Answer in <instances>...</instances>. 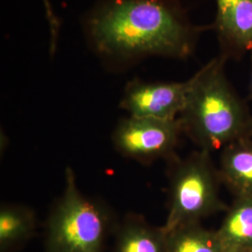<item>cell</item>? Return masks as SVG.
<instances>
[{"label":"cell","instance_id":"obj_10","mask_svg":"<svg viewBox=\"0 0 252 252\" xmlns=\"http://www.w3.org/2000/svg\"><path fill=\"white\" fill-rule=\"evenodd\" d=\"M216 234L221 252H252V197L236 198Z\"/></svg>","mask_w":252,"mask_h":252},{"label":"cell","instance_id":"obj_4","mask_svg":"<svg viewBox=\"0 0 252 252\" xmlns=\"http://www.w3.org/2000/svg\"><path fill=\"white\" fill-rule=\"evenodd\" d=\"M170 162L168 213L162 225L166 233L224 209L219 193L220 179L210 153L200 150Z\"/></svg>","mask_w":252,"mask_h":252},{"label":"cell","instance_id":"obj_13","mask_svg":"<svg viewBox=\"0 0 252 252\" xmlns=\"http://www.w3.org/2000/svg\"><path fill=\"white\" fill-rule=\"evenodd\" d=\"M251 63H252V76H251V88H250V97L252 99V51L251 52Z\"/></svg>","mask_w":252,"mask_h":252},{"label":"cell","instance_id":"obj_12","mask_svg":"<svg viewBox=\"0 0 252 252\" xmlns=\"http://www.w3.org/2000/svg\"><path fill=\"white\" fill-rule=\"evenodd\" d=\"M167 252H221L216 231L198 223L180 226L167 233Z\"/></svg>","mask_w":252,"mask_h":252},{"label":"cell","instance_id":"obj_7","mask_svg":"<svg viewBox=\"0 0 252 252\" xmlns=\"http://www.w3.org/2000/svg\"><path fill=\"white\" fill-rule=\"evenodd\" d=\"M216 32L220 55L240 59L252 51V0H215Z\"/></svg>","mask_w":252,"mask_h":252},{"label":"cell","instance_id":"obj_9","mask_svg":"<svg viewBox=\"0 0 252 252\" xmlns=\"http://www.w3.org/2000/svg\"><path fill=\"white\" fill-rule=\"evenodd\" d=\"M220 181L236 196L252 197V139L240 137L222 149L218 169Z\"/></svg>","mask_w":252,"mask_h":252},{"label":"cell","instance_id":"obj_11","mask_svg":"<svg viewBox=\"0 0 252 252\" xmlns=\"http://www.w3.org/2000/svg\"><path fill=\"white\" fill-rule=\"evenodd\" d=\"M37 220L30 207L3 203L0 207V252H17L36 234Z\"/></svg>","mask_w":252,"mask_h":252},{"label":"cell","instance_id":"obj_1","mask_svg":"<svg viewBox=\"0 0 252 252\" xmlns=\"http://www.w3.org/2000/svg\"><path fill=\"white\" fill-rule=\"evenodd\" d=\"M85 29L100 58L121 67L148 56L186 59L202 31L180 0H104L88 15Z\"/></svg>","mask_w":252,"mask_h":252},{"label":"cell","instance_id":"obj_15","mask_svg":"<svg viewBox=\"0 0 252 252\" xmlns=\"http://www.w3.org/2000/svg\"><path fill=\"white\" fill-rule=\"evenodd\" d=\"M43 1H47V0H43Z\"/></svg>","mask_w":252,"mask_h":252},{"label":"cell","instance_id":"obj_5","mask_svg":"<svg viewBox=\"0 0 252 252\" xmlns=\"http://www.w3.org/2000/svg\"><path fill=\"white\" fill-rule=\"evenodd\" d=\"M182 133L180 118L161 120L129 116L118 123L111 139L122 156L150 164L159 159L173 160Z\"/></svg>","mask_w":252,"mask_h":252},{"label":"cell","instance_id":"obj_14","mask_svg":"<svg viewBox=\"0 0 252 252\" xmlns=\"http://www.w3.org/2000/svg\"><path fill=\"white\" fill-rule=\"evenodd\" d=\"M250 136H252V126H251V131H250Z\"/></svg>","mask_w":252,"mask_h":252},{"label":"cell","instance_id":"obj_6","mask_svg":"<svg viewBox=\"0 0 252 252\" xmlns=\"http://www.w3.org/2000/svg\"><path fill=\"white\" fill-rule=\"evenodd\" d=\"M190 84L191 79L182 82L134 79L126 84L120 108L132 117L175 120L185 107Z\"/></svg>","mask_w":252,"mask_h":252},{"label":"cell","instance_id":"obj_2","mask_svg":"<svg viewBox=\"0 0 252 252\" xmlns=\"http://www.w3.org/2000/svg\"><path fill=\"white\" fill-rule=\"evenodd\" d=\"M227 60L220 54L190 78L186 104L179 117L183 132L207 153L223 149L251 131L252 118L226 78Z\"/></svg>","mask_w":252,"mask_h":252},{"label":"cell","instance_id":"obj_8","mask_svg":"<svg viewBox=\"0 0 252 252\" xmlns=\"http://www.w3.org/2000/svg\"><path fill=\"white\" fill-rule=\"evenodd\" d=\"M110 252H167V233L144 217L127 214L118 221Z\"/></svg>","mask_w":252,"mask_h":252},{"label":"cell","instance_id":"obj_3","mask_svg":"<svg viewBox=\"0 0 252 252\" xmlns=\"http://www.w3.org/2000/svg\"><path fill=\"white\" fill-rule=\"evenodd\" d=\"M118 221L107 204L81 192L67 167L63 193L47 218L45 252H106Z\"/></svg>","mask_w":252,"mask_h":252}]
</instances>
